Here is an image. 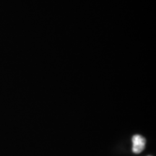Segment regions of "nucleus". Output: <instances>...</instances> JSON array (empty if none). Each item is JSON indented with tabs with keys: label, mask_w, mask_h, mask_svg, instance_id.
Segmentation results:
<instances>
[{
	"label": "nucleus",
	"mask_w": 156,
	"mask_h": 156,
	"mask_svg": "<svg viewBox=\"0 0 156 156\" xmlns=\"http://www.w3.org/2000/svg\"><path fill=\"white\" fill-rule=\"evenodd\" d=\"M132 143H133L132 151L136 154H139L141 153L145 147V139L143 136L138 135V134L133 136V137H132Z\"/></svg>",
	"instance_id": "nucleus-1"
},
{
	"label": "nucleus",
	"mask_w": 156,
	"mask_h": 156,
	"mask_svg": "<svg viewBox=\"0 0 156 156\" xmlns=\"http://www.w3.org/2000/svg\"><path fill=\"white\" fill-rule=\"evenodd\" d=\"M148 156H151V155H148Z\"/></svg>",
	"instance_id": "nucleus-2"
}]
</instances>
